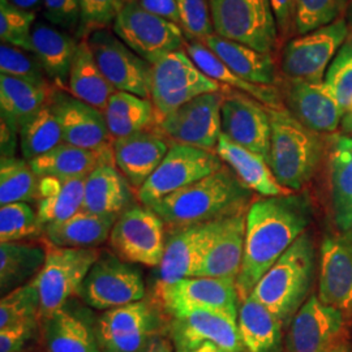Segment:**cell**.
Returning a JSON list of instances; mask_svg holds the SVG:
<instances>
[{"label": "cell", "mask_w": 352, "mask_h": 352, "mask_svg": "<svg viewBox=\"0 0 352 352\" xmlns=\"http://www.w3.org/2000/svg\"><path fill=\"white\" fill-rule=\"evenodd\" d=\"M312 205L305 193L263 197L247 210L244 257L236 278L240 302L252 294L265 273L305 232Z\"/></svg>", "instance_id": "obj_1"}, {"label": "cell", "mask_w": 352, "mask_h": 352, "mask_svg": "<svg viewBox=\"0 0 352 352\" xmlns=\"http://www.w3.org/2000/svg\"><path fill=\"white\" fill-rule=\"evenodd\" d=\"M252 197L251 189L228 166H223L219 171L151 204L149 208L171 230L243 213L251 206Z\"/></svg>", "instance_id": "obj_2"}, {"label": "cell", "mask_w": 352, "mask_h": 352, "mask_svg": "<svg viewBox=\"0 0 352 352\" xmlns=\"http://www.w3.org/2000/svg\"><path fill=\"white\" fill-rule=\"evenodd\" d=\"M315 267L314 239L304 232L265 273L250 296L277 316L283 327H287L308 299Z\"/></svg>", "instance_id": "obj_3"}, {"label": "cell", "mask_w": 352, "mask_h": 352, "mask_svg": "<svg viewBox=\"0 0 352 352\" xmlns=\"http://www.w3.org/2000/svg\"><path fill=\"white\" fill-rule=\"evenodd\" d=\"M267 110L272 123L267 164L278 183L295 193L315 176L325 145L320 133L302 126L286 107Z\"/></svg>", "instance_id": "obj_4"}, {"label": "cell", "mask_w": 352, "mask_h": 352, "mask_svg": "<svg viewBox=\"0 0 352 352\" xmlns=\"http://www.w3.org/2000/svg\"><path fill=\"white\" fill-rule=\"evenodd\" d=\"M162 307L142 299L104 311L94 324L101 352H145L168 329Z\"/></svg>", "instance_id": "obj_5"}, {"label": "cell", "mask_w": 352, "mask_h": 352, "mask_svg": "<svg viewBox=\"0 0 352 352\" xmlns=\"http://www.w3.org/2000/svg\"><path fill=\"white\" fill-rule=\"evenodd\" d=\"M151 67V101L157 123L199 96L230 89L205 75L187 51L171 52Z\"/></svg>", "instance_id": "obj_6"}, {"label": "cell", "mask_w": 352, "mask_h": 352, "mask_svg": "<svg viewBox=\"0 0 352 352\" xmlns=\"http://www.w3.org/2000/svg\"><path fill=\"white\" fill-rule=\"evenodd\" d=\"M214 33L254 50L272 54L278 26L270 0H210Z\"/></svg>", "instance_id": "obj_7"}, {"label": "cell", "mask_w": 352, "mask_h": 352, "mask_svg": "<svg viewBox=\"0 0 352 352\" xmlns=\"http://www.w3.org/2000/svg\"><path fill=\"white\" fill-rule=\"evenodd\" d=\"M46 260L37 277L33 279L39 294V320L63 308L78 295L91 266L98 260L97 250L62 248L46 244Z\"/></svg>", "instance_id": "obj_8"}, {"label": "cell", "mask_w": 352, "mask_h": 352, "mask_svg": "<svg viewBox=\"0 0 352 352\" xmlns=\"http://www.w3.org/2000/svg\"><path fill=\"white\" fill-rule=\"evenodd\" d=\"M225 166L215 151L188 145L171 144L164 161L151 177L136 190L141 205L151 206L164 197L186 188Z\"/></svg>", "instance_id": "obj_9"}, {"label": "cell", "mask_w": 352, "mask_h": 352, "mask_svg": "<svg viewBox=\"0 0 352 352\" xmlns=\"http://www.w3.org/2000/svg\"><path fill=\"white\" fill-rule=\"evenodd\" d=\"M145 282L136 264L115 253H102L91 266L78 296L97 311H109L145 299Z\"/></svg>", "instance_id": "obj_10"}, {"label": "cell", "mask_w": 352, "mask_h": 352, "mask_svg": "<svg viewBox=\"0 0 352 352\" xmlns=\"http://www.w3.org/2000/svg\"><path fill=\"white\" fill-rule=\"evenodd\" d=\"M113 32L151 65L166 55L182 50L186 43L180 26L148 12L139 0L126 3L113 23Z\"/></svg>", "instance_id": "obj_11"}, {"label": "cell", "mask_w": 352, "mask_h": 352, "mask_svg": "<svg viewBox=\"0 0 352 352\" xmlns=\"http://www.w3.org/2000/svg\"><path fill=\"white\" fill-rule=\"evenodd\" d=\"M158 298L164 314L171 318L195 311H210L238 321L240 298L235 279L184 278L158 286Z\"/></svg>", "instance_id": "obj_12"}, {"label": "cell", "mask_w": 352, "mask_h": 352, "mask_svg": "<svg viewBox=\"0 0 352 352\" xmlns=\"http://www.w3.org/2000/svg\"><path fill=\"white\" fill-rule=\"evenodd\" d=\"M161 217L145 205H132L113 223L109 243L113 253L131 264L158 267L166 248Z\"/></svg>", "instance_id": "obj_13"}, {"label": "cell", "mask_w": 352, "mask_h": 352, "mask_svg": "<svg viewBox=\"0 0 352 352\" xmlns=\"http://www.w3.org/2000/svg\"><path fill=\"white\" fill-rule=\"evenodd\" d=\"M228 90L193 98L164 116L155 128L171 144L215 151L222 135V103Z\"/></svg>", "instance_id": "obj_14"}, {"label": "cell", "mask_w": 352, "mask_h": 352, "mask_svg": "<svg viewBox=\"0 0 352 352\" xmlns=\"http://www.w3.org/2000/svg\"><path fill=\"white\" fill-rule=\"evenodd\" d=\"M349 26L344 19L291 39L286 45L280 68L287 80L322 82L327 67L346 39Z\"/></svg>", "instance_id": "obj_15"}, {"label": "cell", "mask_w": 352, "mask_h": 352, "mask_svg": "<svg viewBox=\"0 0 352 352\" xmlns=\"http://www.w3.org/2000/svg\"><path fill=\"white\" fill-rule=\"evenodd\" d=\"M89 46L101 68L102 74L113 88L151 100V63L144 60L135 51L109 29L90 33Z\"/></svg>", "instance_id": "obj_16"}, {"label": "cell", "mask_w": 352, "mask_h": 352, "mask_svg": "<svg viewBox=\"0 0 352 352\" xmlns=\"http://www.w3.org/2000/svg\"><path fill=\"white\" fill-rule=\"evenodd\" d=\"M222 133L267 161L272 123L269 110L261 102L234 89L226 91L222 103Z\"/></svg>", "instance_id": "obj_17"}, {"label": "cell", "mask_w": 352, "mask_h": 352, "mask_svg": "<svg viewBox=\"0 0 352 352\" xmlns=\"http://www.w3.org/2000/svg\"><path fill=\"white\" fill-rule=\"evenodd\" d=\"M50 101L60 123L63 142L88 151L113 153V136L102 111L60 89L52 90Z\"/></svg>", "instance_id": "obj_18"}, {"label": "cell", "mask_w": 352, "mask_h": 352, "mask_svg": "<svg viewBox=\"0 0 352 352\" xmlns=\"http://www.w3.org/2000/svg\"><path fill=\"white\" fill-rule=\"evenodd\" d=\"M346 317L340 309L312 295L289 322L286 351L327 352L340 342Z\"/></svg>", "instance_id": "obj_19"}, {"label": "cell", "mask_w": 352, "mask_h": 352, "mask_svg": "<svg viewBox=\"0 0 352 352\" xmlns=\"http://www.w3.org/2000/svg\"><path fill=\"white\" fill-rule=\"evenodd\" d=\"M174 352H189L206 344H215L228 352H245L238 321L210 311H195L173 317L168 325Z\"/></svg>", "instance_id": "obj_20"}, {"label": "cell", "mask_w": 352, "mask_h": 352, "mask_svg": "<svg viewBox=\"0 0 352 352\" xmlns=\"http://www.w3.org/2000/svg\"><path fill=\"white\" fill-rule=\"evenodd\" d=\"M223 219L170 230L164 257L158 266V286L196 277L204 253L222 226Z\"/></svg>", "instance_id": "obj_21"}, {"label": "cell", "mask_w": 352, "mask_h": 352, "mask_svg": "<svg viewBox=\"0 0 352 352\" xmlns=\"http://www.w3.org/2000/svg\"><path fill=\"white\" fill-rule=\"evenodd\" d=\"M282 96L286 109L302 126L317 133H331L338 129L344 113L324 81L287 80Z\"/></svg>", "instance_id": "obj_22"}, {"label": "cell", "mask_w": 352, "mask_h": 352, "mask_svg": "<svg viewBox=\"0 0 352 352\" xmlns=\"http://www.w3.org/2000/svg\"><path fill=\"white\" fill-rule=\"evenodd\" d=\"M318 299L352 315V238L329 235L321 245Z\"/></svg>", "instance_id": "obj_23"}, {"label": "cell", "mask_w": 352, "mask_h": 352, "mask_svg": "<svg viewBox=\"0 0 352 352\" xmlns=\"http://www.w3.org/2000/svg\"><path fill=\"white\" fill-rule=\"evenodd\" d=\"M170 146V141L157 128L145 129L113 140V162L138 190L164 161Z\"/></svg>", "instance_id": "obj_24"}, {"label": "cell", "mask_w": 352, "mask_h": 352, "mask_svg": "<svg viewBox=\"0 0 352 352\" xmlns=\"http://www.w3.org/2000/svg\"><path fill=\"white\" fill-rule=\"evenodd\" d=\"M247 212L227 217L204 253L196 277L230 278L239 276L245 244Z\"/></svg>", "instance_id": "obj_25"}, {"label": "cell", "mask_w": 352, "mask_h": 352, "mask_svg": "<svg viewBox=\"0 0 352 352\" xmlns=\"http://www.w3.org/2000/svg\"><path fill=\"white\" fill-rule=\"evenodd\" d=\"M77 41L49 23L37 21L32 30V54L42 65L51 84L68 90V80L75 58Z\"/></svg>", "instance_id": "obj_26"}, {"label": "cell", "mask_w": 352, "mask_h": 352, "mask_svg": "<svg viewBox=\"0 0 352 352\" xmlns=\"http://www.w3.org/2000/svg\"><path fill=\"white\" fill-rule=\"evenodd\" d=\"M215 153L252 192H256L263 197H277L294 193L278 183L264 157L241 148L227 139L223 133L217 144Z\"/></svg>", "instance_id": "obj_27"}, {"label": "cell", "mask_w": 352, "mask_h": 352, "mask_svg": "<svg viewBox=\"0 0 352 352\" xmlns=\"http://www.w3.org/2000/svg\"><path fill=\"white\" fill-rule=\"evenodd\" d=\"M39 338L46 352H101L94 327L67 305L39 320Z\"/></svg>", "instance_id": "obj_28"}, {"label": "cell", "mask_w": 352, "mask_h": 352, "mask_svg": "<svg viewBox=\"0 0 352 352\" xmlns=\"http://www.w3.org/2000/svg\"><path fill=\"white\" fill-rule=\"evenodd\" d=\"M202 43L241 78L260 85L276 87L279 84L277 68L272 54L254 50L239 42L219 37L215 33Z\"/></svg>", "instance_id": "obj_29"}, {"label": "cell", "mask_w": 352, "mask_h": 352, "mask_svg": "<svg viewBox=\"0 0 352 352\" xmlns=\"http://www.w3.org/2000/svg\"><path fill=\"white\" fill-rule=\"evenodd\" d=\"M132 206L131 184L113 164H101L85 179L82 209L119 217Z\"/></svg>", "instance_id": "obj_30"}, {"label": "cell", "mask_w": 352, "mask_h": 352, "mask_svg": "<svg viewBox=\"0 0 352 352\" xmlns=\"http://www.w3.org/2000/svg\"><path fill=\"white\" fill-rule=\"evenodd\" d=\"M118 217L101 215L81 209L71 218L45 227L47 243L62 248L96 250L110 239Z\"/></svg>", "instance_id": "obj_31"}, {"label": "cell", "mask_w": 352, "mask_h": 352, "mask_svg": "<svg viewBox=\"0 0 352 352\" xmlns=\"http://www.w3.org/2000/svg\"><path fill=\"white\" fill-rule=\"evenodd\" d=\"M189 58L201 69L202 72L214 81L227 88L238 90L261 102L269 109L283 107V96L277 87L253 84L232 72L213 51L208 49L202 42L189 41L186 45Z\"/></svg>", "instance_id": "obj_32"}, {"label": "cell", "mask_w": 352, "mask_h": 352, "mask_svg": "<svg viewBox=\"0 0 352 352\" xmlns=\"http://www.w3.org/2000/svg\"><path fill=\"white\" fill-rule=\"evenodd\" d=\"M29 164L39 177L71 180L88 177L100 164L115 162L113 153H98L62 142Z\"/></svg>", "instance_id": "obj_33"}, {"label": "cell", "mask_w": 352, "mask_h": 352, "mask_svg": "<svg viewBox=\"0 0 352 352\" xmlns=\"http://www.w3.org/2000/svg\"><path fill=\"white\" fill-rule=\"evenodd\" d=\"M240 338L245 352H283V324L252 296L240 304Z\"/></svg>", "instance_id": "obj_34"}, {"label": "cell", "mask_w": 352, "mask_h": 352, "mask_svg": "<svg viewBox=\"0 0 352 352\" xmlns=\"http://www.w3.org/2000/svg\"><path fill=\"white\" fill-rule=\"evenodd\" d=\"M67 91L77 100L98 109L102 113L116 91V89L102 74L85 38L80 39L77 43Z\"/></svg>", "instance_id": "obj_35"}, {"label": "cell", "mask_w": 352, "mask_h": 352, "mask_svg": "<svg viewBox=\"0 0 352 352\" xmlns=\"http://www.w3.org/2000/svg\"><path fill=\"white\" fill-rule=\"evenodd\" d=\"M55 87H39L25 80L0 75V113L1 122L20 132L38 110L49 101Z\"/></svg>", "instance_id": "obj_36"}, {"label": "cell", "mask_w": 352, "mask_h": 352, "mask_svg": "<svg viewBox=\"0 0 352 352\" xmlns=\"http://www.w3.org/2000/svg\"><path fill=\"white\" fill-rule=\"evenodd\" d=\"M85 179L87 177L58 180L41 177L37 213L43 228L52 223L63 222L82 209Z\"/></svg>", "instance_id": "obj_37"}, {"label": "cell", "mask_w": 352, "mask_h": 352, "mask_svg": "<svg viewBox=\"0 0 352 352\" xmlns=\"http://www.w3.org/2000/svg\"><path fill=\"white\" fill-rule=\"evenodd\" d=\"M46 247L36 243H0V292L1 296L30 283L46 260Z\"/></svg>", "instance_id": "obj_38"}, {"label": "cell", "mask_w": 352, "mask_h": 352, "mask_svg": "<svg viewBox=\"0 0 352 352\" xmlns=\"http://www.w3.org/2000/svg\"><path fill=\"white\" fill-rule=\"evenodd\" d=\"M103 116L113 139H122L155 126V111L151 100L116 90Z\"/></svg>", "instance_id": "obj_39"}, {"label": "cell", "mask_w": 352, "mask_h": 352, "mask_svg": "<svg viewBox=\"0 0 352 352\" xmlns=\"http://www.w3.org/2000/svg\"><path fill=\"white\" fill-rule=\"evenodd\" d=\"M23 158L32 161L52 151L63 142V135L58 116L50 98L34 113L19 132Z\"/></svg>", "instance_id": "obj_40"}, {"label": "cell", "mask_w": 352, "mask_h": 352, "mask_svg": "<svg viewBox=\"0 0 352 352\" xmlns=\"http://www.w3.org/2000/svg\"><path fill=\"white\" fill-rule=\"evenodd\" d=\"M41 177L29 161L16 157L0 160V205L32 202L39 199Z\"/></svg>", "instance_id": "obj_41"}, {"label": "cell", "mask_w": 352, "mask_h": 352, "mask_svg": "<svg viewBox=\"0 0 352 352\" xmlns=\"http://www.w3.org/2000/svg\"><path fill=\"white\" fill-rule=\"evenodd\" d=\"M330 186L336 214L352 201V138L336 136L330 149Z\"/></svg>", "instance_id": "obj_42"}, {"label": "cell", "mask_w": 352, "mask_h": 352, "mask_svg": "<svg viewBox=\"0 0 352 352\" xmlns=\"http://www.w3.org/2000/svg\"><path fill=\"white\" fill-rule=\"evenodd\" d=\"M37 210L28 202H13L0 208V243L34 239L43 234Z\"/></svg>", "instance_id": "obj_43"}, {"label": "cell", "mask_w": 352, "mask_h": 352, "mask_svg": "<svg viewBox=\"0 0 352 352\" xmlns=\"http://www.w3.org/2000/svg\"><path fill=\"white\" fill-rule=\"evenodd\" d=\"M41 300L34 282L13 289L0 300V330L30 320H39Z\"/></svg>", "instance_id": "obj_44"}, {"label": "cell", "mask_w": 352, "mask_h": 352, "mask_svg": "<svg viewBox=\"0 0 352 352\" xmlns=\"http://www.w3.org/2000/svg\"><path fill=\"white\" fill-rule=\"evenodd\" d=\"M36 12L14 7L8 0H0V39L1 43L32 52V30Z\"/></svg>", "instance_id": "obj_45"}, {"label": "cell", "mask_w": 352, "mask_h": 352, "mask_svg": "<svg viewBox=\"0 0 352 352\" xmlns=\"http://www.w3.org/2000/svg\"><path fill=\"white\" fill-rule=\"evenodd\" d=\"M0 75L25 80L39 87H54L32 52L6 43L0 46Z\"/></svg>", "instance_id": "obj_46"}, {"label": "cell", "mask_w": 352, "mask_h": 352, "mask_svg": "<svg viewBox=\"0 0 352 352\" xmlns=\"http://www.w3.org/2000/svg\"><path fill=\"white\" fill-rule=\"evenodd\" d=\"M347 0H295V29L302 36L340 19Z\"/></svg>", "instance_id": "obj_47"}, {"label": "cell", "mask_w": 352, "mask_h": 352, "mask_svg": "<svg viewBox=\"0 0 352 352\" xmlns=\"http://www.w3.org/2000/svg\"><path fill=\"white\" fill-rule=\"evenodd\" d=\"M324 84L346 113L352 104V37L346 39L329 65Z\"/></svg>", "instance_id": "obj_48"}, {"label": "cell", "mask_w": 352, "mask_h": 352, "mask_svg": "<svg viewBox=\"0 0 352 352\" xmlns=\"http://www.w3.org/2000/svg\"><path fill=\"white\" fill-rule=\"evenodd\" d=\"M128 1L129 0H78L81 12L80 26L77 29L78 37L84 39L96 30L113 25Z\"/></svg>", "instance_id": "obj_49"}, {"label": "cell", "mask_w": 352, "mask_h": 352, "mask_svg": "<svg viewBox=\"0 0 352 352\" xmlns=\"http://www.w3.org/2000/svg\"><path fill=\"white\" fill-rule=\"evenodd\" d=\"M180 28L189 41L204 42L214 34L210 0H176Z\"/></svg>", "instance_id": "obj_50"}, {"label": "cell", "mask_w": 352, "mask_h": 352, "mask_svg": "<svg viewBox=\"0 0 352 352\" xmlns=\"http://www.w3.org/2000/svg\"><path fill=\"white\" fill-rule=\"evenodd\" d=\"M43 16L51 25L62 30H75L80 26L78 0H42Z\"/></svg>", "instance_id": "obj_51"}, {"label": "cell", "mask_w": 352, "mask_h": 352, "mask_svg": "<svg viewBox=\"0 0 352 352\" xmlns=\"http://www.w3.org/2000/svg\"><path fill=\"white\" fill-rule=\"evenodd\" d=\"M39 336V320H30L0 330V352H24L26 344Z\"/></svg>", "instance_id": "obj_52"}, {"label": "cell", "mask_w": 352, "mask_h": 352, "mask_svg": "<svg viewBox=\"0 0 352 352\" xmlns=\"http://www.w3.org/2000/svg\"><path fill=\"white\" fill-rule=\"evenodd\" d=\"M277 20L278 32L287 36L292 25L295 26V0H270Z\"/></svg>", "instance_id": "obj_53"}, {"label": "cell", "mask_w": 352, "mask_h": 352, "mask_svg": "<svg viewBox=\"0 0 352 352\" xmlns=\"http://www.w3.org/2000/svg\"><path fill=\"white\" fill-rule=\"evenodd\" d=\"M139 1L148 12L164 17L166 20L175 23L177 25L180 24L176 0H139Z\"/></svg>", "instance_id": "obj_54"}, {"label": "cell", "mask_w": 352, "mask_h": 352, "mask_svg": "<svg viewBox=\"0 0 352 352\" xmlns=\"http://www.w3.org/2000/svg\"><path fill=\"white\" fill-rule=\"evenodd\" d=\"M17 136L19 133H16L11 126L1 122V157H13L16 151Z\"/></svg>", "instance_id": "obj_55"}, {"label": "cell", "mask_w": 352, "mask_h": 352, "mask_svg": "<svg viewBox=\"0 0 352 352\" xmlns=\"http://www.w3.org/2000/svg\"><path fill=\"white\" fill-rule=\"evenodd\" d=\"M337 223L343 234H349L352 231V201L343 209L340 213L336 214Z\"/></svg>", "instance_id": "obj_56"}, {"label": "cell", "mask_w": 352, "mask_h": 352, "mask_svg": "<svg viewBox=\"0 0 352 352\" xmlns=\"http://www.w3.org/2000/svg\"><path fill=\"white\" fill-rule=\"evenodd\" d=\"M11 4L17 8H21L29 12H38L43 7L42 0H8Z\"/></svg>", "instance_id": "obj_57"}, {"label": "cell", "mask_w": 352, "mask_h": 352, "mask_svg": "<svg viewBox=\"0 0 352 352\" xmlns=\"http://www.w3.org/2000/svg\"><path fill=\"white\" fill-rule=\"evenodd\" d=\"M340 124H342V128H343L344 132L352 135V104L351 107L343 115Z\"/></svg>", "instance_id": "obj_58"}, {"label": "cell", "mask_w": 352, "mask_h": 352, "mask_svg": "<svg viewBox=\"0 0 352 352\" xmlns=\"http://www.w3.org/2000/svg\"><path fill=\"white\" fill-rule=\"evenodd\" d=\"M155 352H174V347H173L171 342H168L166 338H161L158 340Z\"/></svg>", "instance_id": "obj_59"}, {"label": "cell", "mask_w": 352, "mask_h": 352, "mask_svg": "<svg viewBox=\"0 0 352 352\" xmlns=\"http://www.w3.org/2000/svg\"><path fill=\"white\" fill-rule=\"evenodd\" d=\"M189 352H228L215 344H206V346H201V347H197L195 350Z\"/></svg>", "instance_id": "obj_60"}, {"label": "cell", "mask_w": 352, "mask_h": 352, "mask_svg": "<svg viewBox=\"0 0 352 352\" xmlns=\"http://www.w3.org/2000/svg\"><path fill=\"white\" fill-rule=\"evenodd\" d=\"M327 352H351L350 351V347L349 344L343 343V342H338L336 346H333L330 350H327Z\"/></svg>", "instance_id": "obj_61"}, {"label": "cell", "mask_w": 352, "mask_h": 352, "mask_svg": "<svg viewBox=\"0 0 352 352\" xmlns=\"http://www.w3.org/2000/svg\"><path fill=\"white\" fill-rule=\"evenodd\" d=\"M158 340H157V342H155V343H153V344H151V347H149V349H148V350H146V351L145 352H155V350H157V344H158Z\"/></svg>", "instance_id": "obj_62"}]
</instances>
